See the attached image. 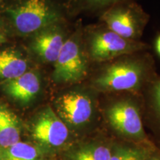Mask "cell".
I'll return each instance as SVG.
<instances>
[{"mask_svg": "<svg viewBox=\"0 0 160 160\" xmlns=\"http://www.w3.org/2000/svg\"><path fill=\"white\" fill-rule=\"evenodd\" d=\"M156 74L151 56L137 53L108 62L92 77L89 86L105 93L137 91L147 86Z\"/></svg>", "mask_w": 160, "mask_h": 160, "instance_id": "1", "label": "cell"}, {"mask_svg": "<svg viewBox=\"0 0 160 160\" xmlns=\"http://www.w3.org/2000/svg\"><path fill=\"white\" fill-rule=\"evenodd\" d=\"M83 40L91 62H108L125 55L146 51L149 45L141 41L125 39L104 24L83 28Z\"/></svg>", "mask_w": 160, "mask_h": 160, "instance_id": "2", "label": "cell"}, {"mask_svg": "<svg viewBox=\"0 0 160 160\" xmlns=\"http://www.w3.org/2000/svg\"><path fill=\"white\" fill-rule=\"evenodd\" d=\"M90 61L83 40L81 23L66 39L54 63L52 78L55 82L63 85H77L88 75Z\"/></svg>", "mask_w": 160, "mask_h": 160, "instance_id": "3", "label": "cell"}, {"mask_svg": "<svg viewBox=\"0 0 160 160\" xmlns=\"http://www.w3.org/2000/svg\"><path fill=\"white\" fill-rule=\"evenodd\" d=\"M150 19L148 13L134 0H126L102 12L100 20L125 39L139 41Z\"/></svg>", "mask_w": 160, "mask_h": 160, "instance_id": "4", "label": "cell"}, {"mask_svg": "<svg viewBox=\"0 0 160 160\" xmlns=\"http://www.w3.org/2000/svg\"><path fill=\"white\" fill-rule=\"evenodd\" d=\"M77 85L57 98L56 107L57 115L68 127L82 128L93 119L95 111L93 93L96 91L91 86Z\"/></svg>", "mask_w": 160, "mask_h": 160, "instance_id": "5", "label": "cell"}, {"mask_svg": "<svg viewBox=\"0 0 160 160\" xmlns=\"http://www.w3.org/2000/svg\"><path fill=\"white\" fill-rule=\"evenodd\" d=\"M9 13L15 28L24 35L36 34L62 19L61 13L49 0H25Z\"/></svg>", "mask_w": 160, "mask_h": 160, "instance_id": "6", "label": "cell"}, {"mask_svg": "<svg viewBox=\"0 0 160 160\" xmlns=\"http://www.w3.org/2000/svg\"><path fill=\"white\" fill-rule=\"evenodd\" d=\"M105 116L110 125L120 134L134 139L145 135L139 109L131 99H122L111 103Z\"/></svg>", "mask_w": 160, "mask_h": 160, "instance_id": "7", "label": "cell"}, {"mask_svg": "<svg viewBox=\"0 0 160 160\" xmlns=\"http://www.w3.org/2000/svg\"><path fill=\"white\" fill-rule=\"evenodd\" d=\"M31 133L35 140L51 147H59L69 137V128L51 107L43 109L32 125Z\"/></svg>", "mask_w": 160, "mask_h": 160, "instance_id": "8", "label": "cell"}, {"mask_svg": "<svg viewBox=\"0 0 160 160\" xmlns=\"http://www.w3.org/2000/svg\"><path fill=\"white\" fill-rule=\"evenodd\" d=\"M68 37L61 27L54 24L36 33L31 49L42 61L54 63Z\"/></svg>", "mask_w": 160, "mask_h": 160, "instance_id": "9", "label": "cell"}, {"mask_svg": "<svg viewBox=\"0 0 160 160\" xmlns=\"http://www.w3.org/2000/svg\"><path fill=\"white\" fill-rule=\"evenodd\" d=\"M6 93L22 104H28L36 99L41 89V79L37 72L27 71L5 86Z\"/></svg>", "mask_w": 160, "mask_h": 160, "instance_id": "10", "label": "cell"}, {"mask_svg": "<svg viewBox=\"0 0 160 160\" xmlns=\"http://www.w3.org/2000/svg\"><path fill=\"white\" fill-rule=\"evenodd\" d=\"M21 127L13 112L0 105V147L8 148L20 141Z\"/></svg>", "mask_w": 160, "mask_h": 160, "instance_id": "11", "label": "cell"}, {"mask_svg": "<svg viewBox=\"0 0 160 160\" xmlns=\"http://www.w3.org/2000/svg\"><path fill=\"white\" fill-rule=\"evenodd\" d=\"M27 61L17 51H0V79L8 81L14 79L27 72Z\"/></svg>", "mask_w": 160, "mask_h": 160, "instance_id": "12", "label": "cell"}, {"mask_svg": "<svg viewBox=\"0 0 160 160\" xmlns=\"http://www.w3.org/2000/svg\"><path fill=\"white\" fill-rule=\"evenodd\" d=\"M0 160H42V153L36 146L19 141L8 148L0 147Z\"/></svg>", "mask_w": 160, "mask_h": 160, "instance_id": "13", "label": "cell"}, {"mask_svg": "<svg viewBox=\"0 0 160 160\" xmlns=\"http://www.w3.org/2000/svg\"><path fill=\"white\" fill-rule=\"evenodd\" d=\"M111 151L99 144H90L80 148L75 152L73 160H111Z\"/></svg>", "mask_w": 160, "mask_h": 160, "instance_id": "14", "label": "cell"}, {"mask_svg": "<svg viewBox=\"0 0 160 160\" xmlns=\"http://www.w3.org/2000/svg\"><path fill=\"white\" fill-rule=\"evenodd\" d=\"M126 0H71L72 11L79 13L82 12L104 11L111 6Z\"/></svg>", "mask_w": 160, "mask_h": 160, "instance_id": "15", "label": "cell"}, {"mask_svg": "<svg viewBox=\"0 0 160 160\" xmlns=\"http://www.w3.org/2000/svg\"><path fill=\"white\" fill-rule=\"evenodd\" d=\"M147 86L148 87L153 111L160 121V76L156 74Z\"/></svg>", "mask_w": 160, "mask_h": 160, "instance_id": "16", "label": "cell"}, {"mask_svg": "<svg viewBox=\"0 0 160 160\" xmlns=\"http://www.w3.org/2000/svg\"><path fill=\"white\" fill-rule=\"evenodd\" d=\"M144 154L139 150L119 147L111 151V160H145Z\"/></svg>", "mask_w": 160, "mask_h": 160, "instance_id": "17", "label": "cell"}, {"mask_svg": "<svg viewBox=\"0 0 160 160\" xmlns=\"http://www.w3.org/2000/svg\"><path fill=\"white\" fill-rule=\"evenodd\" d=\"M155 49L158 55L160 57V34L158 36L155 41Z\"/></svg>", "mask_w": 160, "mask_h": 160, "instance_id": "18", "label": "cell"}, {"mask_svg": "<svg viewBox=\"0 0 160 160\" xmlns=\"http://www.w3.org/2000/svg\"><path fill=\"white\" fill-rule=\"evenodd\" d=\"M5 41V37H4V36H3L2 34L1 33H0V44L3 43Z\"/></svg>", "mask_w": 160, "mask_h": 160, "instance_id": "19", "label": "cell"}, {"mask_svg": "<svg viewBox=\"0 0 160 160\" xmlns=\"http://www.w3.org/2000/svg\"><path fill=\"white\" fill-rule=\"evenodd\" d=\"M151 160H160V158H159V157H153L152 158V159H151Z\"/></svg>", "mask_w": 160, "mask_h": 160, "instance_id": "20", "label": "cell"}]
</instances>
